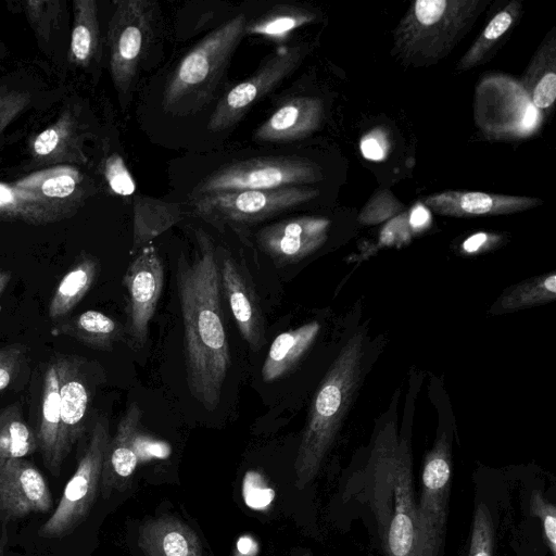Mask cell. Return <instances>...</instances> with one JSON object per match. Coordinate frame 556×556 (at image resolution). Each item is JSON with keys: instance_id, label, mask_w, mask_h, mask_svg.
Instances as JSON below:
<instances>
[{"instance_id": "cell-1", "label": "cell", "mask_w": 556, "mask_h": 556, "mask_svg": "<svg viewBox=\"0 0 556 556\" xmlns=\"http://www.w3.org/2000/svg\"><path fill=\"white\" fill-rule=\"evenodd\" d=\"M198 242V255L191 263L180 265L176 277L188 388L205 409L213 412L219 404L231 356L223 320L215 248L202 231Z\"/></svg>"}, {"instance_id": "cell-2", "label": "cell", "mask_w": 556, "mask_h": 556, "mask_svg": "<svg viewBox=\"0 0 556 556\" xmlns=\"http://www.w3.org/2000/svg\"><path fill=\"white\" fill-rule=\"evenodd\" d=\"M364 356V336L355 333L343 345L319 384L299 445L295 472L303 486L317 473L358 387Z\"/></svg>"}, {"instance_id": "cell-3", "label": "cell", "mask_w": 556, "mask_h": 556, "mask_svg": "<svg viewBox=\"0 0 556 556\" xmlns=\"http://www.w3.org/2000/svg\"><path fill=\"white\" fill-rule=\"evenodd\" d=\"M248 18L241 13L218 26L178 63L163 92L162 106L172 115L194 114L218 88L232 54L245 36Z\"/></svg>"}, {"instance_id": "cell-4", "label": "cell", "mask_w": 556, "mask_h": 556, "mask_svg": "<svg viewBox=\"0 0 556 556\" xmlns=\"http://www.w3.org/2000/svg\"><path fill=\"white\" fill-rule=\"evenodd\" d=\"M488 0H417L400 22L394 39L405 61L435 63L470 30Z\"/></svg>"}, {"instance_id": "cell-5", "label": "cell", "mask_w": 556, "mask_h": 556, "mask_svg": "<svg viewBox=\"0 0 556 556\" xmlns=\"http://www.w3.org/2000/svg\"><path fill=\"white\" fill-rule=\"evenodd\" d=\"M110 442L105 418H99L77 467L67 481L60 502L38 530L43 539H60L71 534L88 517L101 485L105 452Z\"/></svg>"}, {"instance_id": "cell-6", "label": "cell", "mask_w": 556, "mask_h": 556, "mask_svg": "<svg viewBox=\"0 0 556 556\" xmlns=\"http://www.w3.org/2000/svg\"><path fill=\"white\" fill-rule=\"evenodd\" d=\"M106 43L110 72L119 94H127L154 35L155 4L148 0L116 1Z\"/></svg>"}, {"instance_id": "cell-7", "label": "cell", "mask_w": 556, "mask_h": 556, "mask_svg": "<svg viewBox=\"0 0 556 556\" xmlns=\"http://www.w3.org/2000/svg\"><path fill=\"white\" fill-rule=\"evenodd\" d=\"M323 179L319 166L309 160L290 156L254 157L227 164L211 173L193 189L197 197L241 190H269L316 182Z\"/></svg>"}, {"instance_id": "cell-8", "label": "cell", "mask_w": 556, "mask_h": 556, "mask_svg": "<svg viewBox=\"0 0 556 556\" xmlns=\"http://www.w3.org/2000/svg\"><path fill=\"white\" fill-rule=\"evenodd\" d=\"M319 194L307 187L216 192L197 197L195 213L211 223L254 224L267 219Z\"/></svg>"}, {"instance_id": "cell-9", "label": "cell", "mask_w": 556, "mask_h": 556, "mask_svg": "<svg viewBox=\"0 0 556 556\" xmlns=\"http://www.w3.org/2000/svg\"><path fill=\"white\" fill-rule=\"evenodd\" d=\"M307 53L306 45L283 47L268 56L247 79L233 86L217 102L207 128L222 131L236 125L258 100L291 74Z\"/></svg>"}, {"instance_id": "cell-10", "label": "cell", "mask_w": 556, "mask_h": 556, "mask_svg": "<svg viewBox=\"0 0 556 556\" xmlns=\"http://www.w3.org/2000/svg\"><path fill=\"white\" fill-rule=\"evenodd\" d=\"M163 283V265L150 242L138 252L123 278L128 294L127 331L136 346H142L147 341L149 323L156 309Z\"/></svg>"}, {"instance_id": "cell-11", "label": "cell", "mask_w": 556, "mask_h": 556, "mask_svg": "<svg viewBox=\"0 0 556 556\" xmlns=\"http://www.w3.org/2000/svg\"><path fill=\"white\" fill-rule=\"evenodd\" d=\"M53 505L48 483L26 458L0 463V518L3 522L48 513Z\"/></svg>"}, {"instance_id": "cell-12", "label": "cell", "mask_w": 556, "mask_h": 556, "mask_svg": "<svg viewBox=\"0 0 556 556\" xmlns=\"http://www.w3.org/2000/svg\"><path fill=\"white\" fill-rule=\"evenodd\" d=\"M330 220L319 216H300L263 227L256 235L261 250L277 265L302 261L318 250L328 238Z\"/></svg>"}, {"instance_id": "cell-13", "label": "cell", "mask_w": 556, "mask_h": 556, "mask_svg": "<svg viewBox=\"0 0 556 556\" xmlns=\"http://www.w3.org/2000/svg\"><path fill=\"white\" fill-rule=\"evenodd\" d=\"M13 185L30 198L53 223L74 214L86 194L81 173L70 166L46 168Z\"/></svg>"}, {"instance_id": "cell-14", "label": "cell", "mask_w": 556, "mask_h": 556, "mask_svg": "<svg viewBox=\"0 0 556 556\" xmlns=\"http://www.w3.org/2000/svg\"><path fill=\"white\" fill-rule=\"evenodd\" d=\"M392 484L394 506L387 535L388 556H414L417 505L413 492L409 447L405 441L395 447Z\"/></svg>"}, {"instance_id": "cell-15", "label": "cell", "mask_w": 556, "mask_h": 556, "mask_svg": "<svg viewBox=\"0 0 556 556\" xmlns=\"http://www.w3.org/2000/svg\"><path fill=\"white\" fill-rule=\"evenodd\" d=\"M219 276L241 337L253 352H258L266 343L265 318L254 287L231 257L223 258Z\"/></svg>"}, {"instance_id": "cell-16", "label": "cell", "mask_w": 556, "mask_h": 556, "mask_svg": "<svg viewBox=\"0 0 556 556\" xmlns=\"http://www.w3.org/2000/svg\"><path fill=\"white\" fill-rule=\"evenodd\" d=\"M60 376L62 444L65 456L86 429L91 391L83 363L73 357L56 358Z\"/></svg>"}, {"instance_id": "cell-17", "label": "cell", "mask_w": 556, "mask_h": 556, "mask_svg": "<svg viewBox=\"0 0 556 556\" xmlns=\"http://www.w3.org/2000/svg\"><path fill=\"white\" fill-rule=\"evenodd\" d=\"M424 202L435 213L452 217L510 214L542 203L535 198L456 190L429 195Z\"/></svg>"}, {"instance_id": "cell-18", "label": "cell", "mask_w": 556, "mask_h": 556, "mask_svg": "<svg viewBox=\"0 0 556 556\" xmlns=\"http://www.w3.org/2000/svg\"><path fill=\"white\" fill-rule=\"evenodd\" d=\"M451 483V452L445 433L438 437L425 459L417 519L443 529Z\"/></svg>"}, {"instance_id": "cell-19", "label": "cell", "mask_w": 556, "mask_h": 556, "mask_svg": "<svg viewBox=\"0 0 556 556\" xmlns=\"http://www.w3.org/2000/svg\"><path fill=\"white\" fill-rule=\"evenodd\" d=\"M323 117L324 105L318 98H293L263 122L255 129L253 138L263 142L301 140L319 128Z\"/></svg>"}, {"instance_id": "cell-20", "label": "cell", "mask_w": 556, "mask_h": 556, "mask_svg": "<svg viewBox=\"0 0 556 556\" xmlns=\"http://www.w3.org/2000/svg\"><path fill=\"white\" fill-rule=\"evenodd\" d=\"M142 412L137 403H131L121 418L114 437L110 440L104 456L101 494L109 497L112 490L122 485L135 472L139 457L136 439Z\"/></svg>"}, {"instance_id": "cell-21", "label": "cell", "mask_w": 556, "mask_h": 556, "mask_svg": "<svg viewBox=\"0 0 556 556\" xmlns=\"http://www.w3.org/2000/svg\"><path fill=\"white\" fill-rule=\"evenodd\" d=\"M36 434L38 450L41 452L46 467L58 477L66 456L62 444L60 376L56 358L48 364L45 372L40 420Z\"/></svg>"}, {"instance_id": "cell-22", "label": "cell", "mask_w": 556, "mask_h": 556, "mask_svg": "<svg viewBox=\"0 0 556 556\" xmlns=\"http://www.w3.org/2000/svg\"><path fill=\"white\" fill-rule=\"evenodd\" d=\"M139 545L147 556H202L195 533L173 517L146 522L139 531Z\"/></svg>"}, {"instance_id": "cell-23", "label": "cell", "mask_w": 556, "mask_h": 556, "mask_svg": "<svg viewBox=\"0 0 556 556\" xmlns=\"http://www.w3.org/2000/svg\"><path fill=\"white\" fill-rule=\"evenodd\" d=\"M319 329L317 321H311L278 334L264 361L263 380L274 382L288 375L311 348Z\"/></svg>"}, {"instance_id": "cell-24", "label": "cell", "mask_w": 556, "mask_h": 556, "mask_svg": "<svg viewBox=\"0 0 556 556\" xmlns=\"http://www.w3.org/2000/svg\"><path fill=\"white\" fill-rule=\"evenodd\" d=\"M181 219L180 206L147 195L134 199L131 254Z\"/></svg>"}, {"instance_id": "cell-25", "label": "cell", "mask_w": 556, "mask_h": 556, "mask_svg": "<svg viewBox=\"0 0 556 556\" xmlns=\"http://www.w3.org/2000/svg\"><path fill=\"white\" fill-rule=\"evenodd\" d=\"M99 265L90 254H81L65 273L49 302L50 319L70 314L89 292L98 276Z\"/></svg>"}, {"instance_id": "cell-26", "label": "cell", "mask_w": 556, "mask_h": 556, "mask_svg": "<svg viewBox=\"0 0 556 556\" xmlns=\"http://www.w3.org/2000/svg\"><path fill=\"white\" fill-rule=\"evenodd\" d=\"M100 35L97 2L75 0L68 50L70 61L79 67H89L101 52Z\"/></svg>"}, {"instance_id": "cell-27", "label": "cell", "mask_w": 556, "mask_h": 556, "mask_svg": "<svg viewBox=\"0 0 556 556\" xmlns=\"http://www.w3.org/2000/svg\"><path fill=\"white\" fill-rule=\"evenodd\" d=\"M61 333L84 345L109 351L123 336V327L112 317L96 309L85 311L60 326Z\"/></svg>"}, {"instance_id": "cell-28", "label": "cell", "mask_w": 556, "mask_h": 556, "mask_svg": "<svg viewBox=\"0 0 556 556\" xmlns=\"http://www.w3.org/2000/svg\"><path fill=\"white\" fill-rule=\"evenodd\" d=\"M76 123L68 112H64L51 126L39 132L30 142L31 155L41 162H59L68 159L70 150L79 160L86 157L78 144Z\"/></svg>"}, {"instance_id": "cell-29", "label": "cell", "mask_w": 556, "mask_h": 556, "mask_svg": "<svg viewBox=\"0 0 556 556\" xmlns=\"http://www.w3.org/2000/svg\"><path fill=\"white\" fill-rule=\"evenodd\" d=\"M38 450L36 432L22 416L17 403L0 410V463L9 458H25Z\"/></svg>"}, {"instance_id": "cell-30", "label": "cell", "mask_w": 556, "mask_h": 556, "mask_svg": "<svg viewBox=\"0 0 556 556\" xmlns=\"http://www.w3.org/2000/svg\"><path fill=\"white\" fill-rule=\"evenodd\" d=\"M556 298V274L542 275L506 289L490 308L502 314L544 304Z\"/></svg>"}, {"instance_id": "cell-31", "label": "cell", "mask_w": 556, "mask_h": 556, "mask_svg": "<svg viewBox=\"0 0 556 556\" xmlns=\"http://www.w3.org/2000/svg\"><path fill=\"white\" fill-rule=\"evenodd\" d=\"M316 15L301 7L279 4L247 24L245 35L263 36L270 39H285L296 28L313 22Z\"/></svg>"}, {"instance_id": "cell-32", "label": "cell", "mask_w": 556, "mask_h": 556, "mask_svg": "<svg viewBox=\"0 0 556 556\" xmlns=\"http://www.w3.org/2000/svg\"><path fill=\"white\" fill-rule=\"evenodd\" d=\"M519 12L517 2H510L489 22L473 45L459 60V70H467L478 64L495 43L507 33Z\"/></svg>"}, {"instance_id": "cell-33", "label": "cell", "mask_w": 556, "mask_h": 556, "mask_svg": "<svg viewBox=\"0 0 556 556\" xmlns=\"http://www.w3.org/2000/svg\"><path fill=\"white\" fill-rule=\"evenodd\" d=\"M0 217L21 219L30 225L50 224L35 203L13 185L0 182Z\"/></svg>"}, {"instance_id": "cell-34", "label": "cell", "mask_w": 556, "mask_h": 556, "mask_svg": "<svg viewBox=\"0 0 556 556\" xmlns=\"http://www.w3.org/2000/svg\"><path fill=\"white\" fill-rule=\"evenodd\" d=\"M27 20L38 39L47 43L61 13L60 1H26L22 3Z\"/></svg>"}, {"instance_id": "cell-35", "label": "cell", "mask_w": 556, "mask_h": 556, "mask_svg": "<svg viewBox=\"0 0 556 556\" xmlns=\"http://www.w3.org/2000/svg\"><path fill=\"white\" fill-rule=\"evenodd\" d=\"M494 529L488 507L479 503L476 506L468 556H492Z\"/></svg>"}, {"instance_id": "cell-36", "label": "cell", "mask_w": 556, "mask_h": 556, "mask_svg": "<svg viewBox=\"0 0 556 556\" xmlns=\"http://www.w3.org/2000/svg\"><path fill=\"white\" fill-rule=\"evenodd\" d=\"M242 496L252 509L263 510L267 508L275 498V491L264 477L256 470L245 472L242 482Z\"/></svg>"}, {"instance_id": "cell-37", "label": "cell", "mask_w": 556, "mask_h": 556, "mask_svg": "<svg viewBox=\"0 0 556 556\" xmlns=\"http://www.w3.org/2000/svg\"><path fill=\"white\" fill-rule=\"evenodd\" d=\"M554 60L555 58L546 63L544 72L538 76L535 80L530 81V88L526 90L535 109H547L556 99V74Z\"/></svg>"}, {"instance_id": "cell-38", "label": "cell", "mask_w": 556, "mask_h": 556, "mask_svg": "<svg viewBox=\"0 0 556 556\" xmlns=\"http://www.w3.org/2000/svg\"><path fill=\"white\" fill-rule=\"evenodd\" d=\"M103 173L106 182L115 193L127 197L135 192V180L119 154L113 153L106 157Z\"/></svg>"}, {"instance_id": "cell-39", "label": "cell", "mask_w": 556, "mask_h": 556, "mask_svg": "<svg viewBox=\"0 0 556 556\" xmlns=\"http://www.w3.org/2000/svg\"><path fill=\"white\" fill-rule=\"evenodd\" d=\"M28 92L1 88L0 89V134L29 104Z\"/></svg>"}, {"instance_id": "cell-40", "label": "cell", "mask_w": 556, "mask_h": 556, "mask_svg": "<svg viewBox=\"0 0 556 556\" xmlns=\"http://www.w3.org/2000/svg\"><path fill=\"white\" fill-rule=\"evenodd\" d=\"M26 355L22 344H11L0 348V392L7 389L21 368Z\"/></svg>"}, {"instance_id": "cell-41", "label": "cell", "mask_w": 556, "mask_h": 556, "mask_svg": "<svg viewBox=\"0 0 556 556\" xmlns=\"http://www.w3.org/2000/svg\"><path fill=\"white\" fill-rule=\"evenodd\" d=\"M531 507L533 514L539 516L543 522L544 534L547 545L553 554L556 555V509L555 506L546 502L540 492H533L531 497Z\"/></svg>"}, {"instance_id": "cell-42", "label": "cell", "mask_w": 556, "mask_h": 556, "mask_svg": "<svg viewBox=\"0 0 556 556\" xmlns=\"http://www.w3.org/2000/svg\"><path fill=\"white\" fill-rule=\"evenodd\" d=\"M361 150L366 159L380 161L390 150V141L383 130H372L361 142Z\"/></svg>"}, {"instance_id": "cell-43", "label": "cell", "mask_w": 556, "mask_h": 556, "mask_svg": "<svg viewBox=\"0 0 556 556\" xmlns=\"http://www.w3.org/2000/svg\"><path fill=\"white\" fill-rule=\"evenodd\" d=\"M136 451L139 462L153 458H166L170 454L169 446L162 442L138 433L136 439Z\"/></svg>"}, {"instance_id": "cell-44", "label": "cell", "mask_w": 556, "mask_h": 556, "mask_svg": "<svg viewBox=\"0 0 556 556\" xmlns=\"http://www.w3.org/2000/svg\"><path fill=\"white\" fill-rule=\"evenodd\" d=\"M489 241V235L484 232L476 233L464 242V249L467 252H477L485 242Z\"/></svg>"}, {"instance_id": "cell-45", "label": "cell", "mask_w": 556, "mask_h": 556, "mask_svg": "<svg viewBox=\"0 0 556 556\" xmlns=\"http://www.w3.org/2000/svg\"><path fill=\"white\" fill-rule=\"evenodd\" d=\"M429 213L421 206L416 207L410 214V225L415 228L425 227L429 219Z\"/></svg>"}, {"instance_id": "cell-46", "label": "cell", "mask_w": 556, "mask_h": 556, "mask_svg": "<svg viewBox=\"0 0 556 556\" xmlns=\"http://www.w3.org/2000/svg\"><path fill=\"white\" fill-rule=\"evenodd\" d=\"M238 551L243 554V555H248L250 553L251 549H254L255 547V543L251 540V538H241L239 541H238Z\"/></svg>"}, {"instance_id": "cell-47", "label": "cell", "mask_w": 556, "mask_h": 556, "mask_svg": "<svg viewBox=\"0 0 556 556\" xmlns=\"http://www.w3.org/2000/svg\"><path fill=\"white\" fill-rule=\"evenodd\" d=\"M12 274L9 270L0 269V296L5 291L11 281Z\"/></svg>"}, {"instance_id": "cell-48", "label": "cell", "mask_w": 556, "mask_h": 556, "mask_svg": "<svg viewBox=\"0 0 556 556\" xmlns=\"http://www.w3.org/2000/svg\"><path fill=\"white\" fill-rule=\"evenodd\" d=\"M1 556V555H0Z\"/></svg>"}]
</instances>
